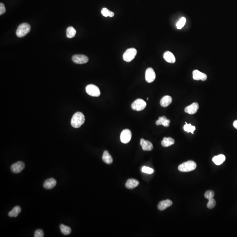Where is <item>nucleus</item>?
<instances>
[{
  "mask_svg": "<svg viewBox=\"0 0 237 237\" xmlns=\"http://www.w3.org/2000/svg\"><path fill=\"white\" fill-rule=\"evenodd\" d=\"M199 108V105L198 103L194 102L191 105L187 106L185 109V113L191 115L195 114L198 111Z\"/></svg>",
  "mask_w": 237,
  "mask_h": 237,
  "instance_id": "nucleus-11",
  "label": "nucleus"
},
{
  "mask_svg": "<svg viewBox=\"0 0 237 237\" xmlns=\"http://www.w3.org/2000/svg\"><path fill=\"white\" fill-rule=\"evenodd\" d=\"M60 229L63 235H65V236L69 235L71 233V228L65 225L62 224H61L60 225Z\"/></svg>",
  "mask_w": 237,
  "mask_h": 237,
  "instance_id": "nucleus-25",
  "label": "nucleus"
},
{
  "mask_svg": "<svg viewBox=\"0 0 237 237\" xmlns=\"http://www.w3.org/2000/svg\"><path fill=\"white\" fill-rule=\"evenodd\" d=\"M186 22V19L185 18L182 17L179 20L177 24V28L178 29H181L184 26Z\"/></svg>",
  "mask_w": 237,
  "mask_h": 237,
  "instance_id": "nucleus-27",
  "label": "nucleus"
},
{
  "mask_svg": "<svg viewBox=\"0 0 237 237\" xmlns=\"http://www.w3.org/2000/svg\"><path fill=\"white\" fill-rule=\"evenodd\" d=\"M139 185V182L138 180L134 179H130L127 180L126 183V187L130 189H132L138 186Z\"/></svg>",
  "mask_w": 237,
  "mask_h": 237,
  "instance_id": "nucleus-18",
  "label": "nucleus"
},
{
  "mask_svg": "<svg viewBox=\"0 0 237 237\" xmlns=\"http://www.w3.org/2000/svg\"><path fill=\"white\" fill-rule=\"evenodd\" d=\"M114 15V13L113 12H111V13H110V17H113Z\"/></svg>",
  "mask_w": 237,
  "mask_h": 237,
  "instance_id": "nucleus-35",
  "label": "nucleus"
},
{
  "mask_svg": "<svg viewBox=\"0 0 237 237\" xmlns=\"http://www.w3.org/2000/svg\"><path fill=\"white\" fill-rule=\"evenodd\" d=\"M72 60L75 63L83 64L88 63V58L86 55L83 54H76L72 57Z\"/></svg>",
  "mask_w": 237,
  "mask_h": 237,
  "instance_id": "nucleus-8",
  "label": "nucleus"
},
{
  "mask_svg": "<svg viewBox=\"0 0 237 237\" xmlns=\"http://www.w3.org/2000/svg\"><path fill=\"white\" fill-rule=\"evenodd\" d=\"M34 237H43L44 236V233L43 231L41 229H38L35 231L34 235Z\"/></svg>",
  "mask_w": 237,
  "mask_h": 237,
  "instance_id": "nucleus-31",
  "label": "nucleus"
},
{
  "mask_svg": "<svg viewBox=\"0 0 237 237\" xmlns=\"http://www.w3.org/2000/svg\"><path fill=\"white\" fill-rule=\"evenodd\" d=\"M173 204V202L169 199H166L160 202L158 205V208L160 211H163L165 209H167L168 207Z\"/></svg>",
  "mask_w": 237,
  "mask_h": 237,
  "instance_id": "nucleus-15",
  "label": "nucleus"
},
{
  "mask_svg": "<svg viewBox=\"0 0 237 237\" xmlns=\"http://www.w3.org/2000/svg\"><path fill=\"white\" fill-rule=\"evenodd\" d=\"M184 129L185 131L188 133L191 132L192 134H194V131L195 130V127L194 126L191 125V124H188L185 122V125L184 126Z\"/></svg>",
  "mask_w": 237,
  "mask_h": 237,
  "instance_id": "nucleus-26",
  "label": "nucleus"
},
{
  "mask_svg": "<svg viewBox=\"0 0 237 237\" xmlns=\"http://www.w3.org/2000/svg\"><path fill=\"white\" fill-rule=\"evenodd\" d=\"M21 209L20 206H15L11 211L9 212L8 215L11 217H17L18 214L21 212Z\"/></svg>",
  "mask_w": 237,
  "mask_h": 237,
  "instance_id": "nucleus-23",
  "label": "nucleus"
},
{
  "mask_svg": "<svg viewBox=\"0 0 237 237\" xmlns=\"http://www.w3.org/2000/svg\"><path fill=\"white\" fill-rule=\"evenodd\" d=\"M170 122V120L167 118L166 116H163L159 117L158 120L155 122V124L157 126L163 125L165 127H168Z\"/></svg>",
  "mask_w": 237,
  "mask_h": 237,
  "instance_id": "nucleus-16",
  "label": "nucleus"
},
{
  "mask_svg": "<svg viewBox=\"0 0 237 237\" xmlns=\"http://www.w3.org/2000/svg\"><path fill=\"white\" fill-rule=\"evenodd\" d=\"M146 105L147 104L144 101L141 99H138L132 104L131 108L132 110L137 111H140L144 110L146 107Z\"/></svg>",
  "mask_w": 237,
  "mask_h": 237,
  "instance_id": "nucleus-6",
  "label": "nucleus"
},
{
  "mask_svg": "<svg viewBox=\"0 0 237 237\" xmlns=\"http://www.w3.org/2000/svg\"><path fill=\"white\" fill-rule=\"evenodd\" d=\"M140 144L144 151H150L153 149V146L151 142L145 140L144 139H141Z\"/></svg>",
  "mask_w": 237,
  "mask_h": 237,
  "instance_id": "nucleus-13",
  "label": "nucleus"
},
{
  "mask_svg": "<svg viewBox=\"0 0 237 237\" xmlns=\"http://www.w3.org/2000/svg\"><path fill=\"white\" fill-rule=\"evenodd\" d=\"M197 165L193 161H188L179 166L178 170L180 172H188L193 171L196 169Z\"/></svg>",
  "mask_w": 237,
  "mask_h": 237,
  "instance_id": "nucleus-2",
  "label": "nucleus"
},
{
  "mask_svg": "<svg viewBox=\"0 0 237 237\" xmlns=\"http://www.w3.org/2000/svg\"><path fill=\"white\" fill-rule=\"evenodd\" d=\"M172 102V98L169 95L164 96L161 99L160 104L161 106L166 107L169 106Z\"/></svg>",
  "mask_w": 237,
  "mask_h": 237,
  "instance_id": "nucleus-19",
  "label": "nucleus"
},
{
  "mask_svg": "<svg viewBox=\"0 0 237 237\" xmlns=\"http://www.w3.org/2000/svg\"><path fill=\"white\" fill-rule=\"evenodd\" d=\"M77 31L73 27H68L66 30V36L68 38H72L75 36Z\"/></svg>",
  "mask_w": 237,
  "mask_h": 237,
  "instance_id": "nucleus-24",
  "label": "nucleus"
},
{
  "mask_svg": "<svg viewBox=\"0 0 237 237\" xmlns=\"http://www.w3.org/2000/svg\"><path fill=\"white\" fill-rule=\"evenodd\" d=\"M214 192L213 191L209 190L205 192V197L207 199L209 200L213 198L214 196Z\"/></svg>",
  "mask_w": 237,
  "mask_h": 237,
  "instance_id": "nucleus-29",
  "label": "nucleus"
},
{
  "mask_svg": "<svg viewBox=\"0 0 237 237\" xmlns=\"http://www.w3.org/2000/svg\"><path fill=\"white\" fill-rule=\"evenodd\" d=\"M163 58L166 62L170 63H175L176 59L174 55L169 51L165 52L163 54Z\"/></svg>",
  "mask_w": 237,
  "mask_h": 237,
  "instance_id": "nucleus-17",
  "label": "nucleus"
},
{
  "mask_svg": "<svg viewBox=\"0 0 237 237\" xmlns=\"http://www.w3.org/2000/svg\"><path fill=\"white\" fill-rule=\"evenodd\" d=\"M101 13L104 16L107 17L108 16H110L111 11L106 8H103L102 10Z\"/></svg>",
  "mask_w": 237,
  "mask_h": 237,
  "instance_id": "nucleus-32",
  "label": "nucleus"
},
{
  "mask_svg": "<svg viewBox=\"0 0 237 237\" xmlns=\"http://www.w3.org/2000/svg\"><path fill=\"white\" fill-rule=\"evenodd\" d=\"M147 100H149V98H147Z\"/></svg>",
  "mask_w": 237,
  "mask_h": 237,
  "instance_id": "nucleus-36",
  "label": "nucleus"
},
{
  "mask_svg": "<svg viewBox=\"0 0 237 237\" xmlns=\"http://www.w3.org/2000/svg\"><path fill=\"white\" fill-rule=\"evenodd\" d=\"M56 180L54 178H49L46 180L43 183V187L46 189H52L56 185Z\"/></svg>",
  "mask_w": 237,
  "mask_h": 237,
  "instance_id": "nucleus-14",
  "label": "nucleus"
},
{
  "mask_svg": "<svg viewBox=\"0 0 237 237\" xmlns=\"http://www.w3.org/2000/svg\"><path fill=\"white\" fill-rule=\"evenodd\" d=\"M233 126H234V127L236 128L237 129V120L234 121V123H233Z\"/></svg>",
  "mask_w": 237,
  "mask_h": 237,
  "instance_id": "nucleus-34",
  "label": "nucleus"
},
{
  "mask_svg": "<svg viewBox=\"0 0 237 237\" xmlns=\"http://www.w3.org/2000/svg\"><path fill=\"white\" fill-rule=\"evenodd\" d=\"M175 141L174 139L171 138H165L163 139L161 142L162 146L163 147H167L171 146L174 144Z\"/></svg>",
  "mask_w": 237,
  "mask_h": 237,
  "instance_id": "nucleus-21",
  "label": "nucleus"
},
{
  "mask_svg": "<svg viewBox=\"0 0 237 237\" xmlns=\"http://www.w3.org/2000/svg\"><path fill=\"white\" fill-rule=\"evenodd\" d=\"M25 168V164L23 162L18 161L12 165L11 169L13 173L15 174L20 173Z\"/></svg>",
  "mask_w": 237,
  "mask_h": 237,
  "instance_id": "nucleus-10",
  "label": "nucleus"
},
{
  "mask_svg": "<svg viewBox=\"0 0 237 237\" xmlns=\"http://www.w3.org/2000/svg\"><path fill=\"white\" fill-rule=\"evenodd\" d=\"M142 171L144 173L148 174H152L153 173L154 170L150 167L147 166H144L142 167Z\"/></svg>",
  "mask_w": 237,
  "mask_h": 237,
  "instance_id": "nucleus-30",
  "label": "nucleus"
},
{
  "mask_svg": "<svg viewBox=\"0 0 237 237\" xmlns=\"http://www.w3.org/2000/svg\"><path fill=\"white\" fill-rule=\"evenodd\" d=\"M225 156L223 154H220L214 156L213 158V161L216 165H220L225 160Z\"/></svg>",
  "mask_w": 237,
  "mask_h": 237,
  "instance_id": "nucleus-20",
  "label": "nucleus"
},
{
  "mask_svg": "<svg viewBox=\"0 0 237 237\" xmlns=\"http://www.w3.org/2000/svg\"><path fill=\"white\" fill-rule=\"evenodd\" d=\"M132 137L131 131L129 129L123 130L120 135V140L124 144H127L130 141Z\"/></svg>",
  "mask_w": 237,
  "mask_h": 237,
  "instance_id": "nucleus-7",
  "label": "nucleus"
},
{
  "mask_svg": "<svg viewBox=\"0 0 237 237\" xmlns=\"http://www.w3.org/2000/svg\"><path fill=\"white\" fill-rule=\"evenodd\" d=\"M30 26L27 23H23L18 28L16 34L18 38H23L29 33Z\"/></svg>",
  "mask_w": 237,
  "mask_h": 237,
  "instance_id": "nucleus-3",
  "label": "nucleus"
},
{
  "mask_svg": "<svg viewBox=\"0 0 237 237\" xmlns=\"http://www.w3.org/2000/svg\"><path fill=\"white\" fill-rule=\"evenodd\" d=\"M155 72L152 68H149L145 72V80L148 83H152L155 79Z\"/></svg>",
  "mask_w": 237,
  "mask_h": 237,
  "instance_id": "nucleus-9",
  "label": "nucleus"
},
{
  "mask_svg": "<svg viewBox=\"0 0 237 237\" xmlns=\"http://www.w3.org/2000/svg\"><path fill=\"white\" fill-rule=\"evenodd\" d=\"M192 74H193V78L194 80L205 81L207 79V75L205 74L202 73L196 69L193 71Z\"/></svg>",
  "mask_w": 237,
  "mask_h": 237,
  "instance_id": "nucleus-12",
  "label": "nucleus"
},
{
  "mask_svg": "<svg viewBox=\"0 0 237 237\" xmlns=\"http://www.w3.org/2000/svg\"><path fill=\"white\" fill-rule=\"evenodd\" d=\"M102 160L105 163L108 164L112 163L113 162V158L107 151H105L102 155Z\"/></svg>",
  "mask_w": 237,
  "mask_h": 237,
  "instance_id": "nucleus-22",
  "label": "nucleus"
},
{
  "mask_svg": "<svg viewBox=\"0 0 237 237\" xmlns=\"http://www.w3.org/2000/svg\"><path fill=\"white\" fill-rule=\"evenodd\" d=\"M216 204V202L215 200L213 198V199L209 200V202L207 204V207L210 209H213L214 208Z\"/></svg>",
  "mask_w": 237,
  "mask_h": 237,
  "instance_id": "nucleus-28",
  "label": "nucleus"
},
{
  "mask_svg": "<svg viewBox=\"0 0 237 237\" xmlns=\"http://www.w3.org/2000/svg\"><path fill=\"white\" fill-rule=\"evenodd\" d=\"M137 51L134 48L128 49L123 54V59L126 62H130L132 61L136 56Z\"/></svg>",
  "mask_w": 237,
  "mask_h": 237,
  "instance_id": "nucleus-4",
  "label": "nucleus"
},
{
  "mask_svg": "<svg viewBox=\"0 0 237 237\" xmlns=\"http://www.w3.org/2000/svg\"><path fill=\"white\" fill-rule=\"evenodd\" d=\"M5 11H6V9L4 7V4L2 3H1L0 4V15H1L5 13Z\"/></svg>",
  "mask_w": 237,
  "mask_h": 237,
  "instance_id": "nucleus-33",
  "label": "nucleus"
},
{
  "mask_svg": "<svg viewBox=\"0 0 237 237\" xmlns=\"http://www.w3.org/2000/svg\"><path fill=\"white\" fill-rule=\"evenodd\" d=\"M86 91L88 94L92 97H99L101 94L99 88L93 85H88L86 88Z\"/></svg>",
  "mask_w": 237,
  "mask_h": 237,
  "instance_id": "nucleus-5",
  "label": "nucleus"
},
{
  "mask_svg": "<svg viewBox=\"0 0 237 237\" xmlns=\"http://www.w3.org/2000/svg\"><path fill=\"white\" fill-rule=\"evenodd\" d=\"M85 121V117L84 114L80 112L75 113L71 119V124L73 127L78 128L84 124Z\"/></svg>",
  "mask_w": 237,
  "mask_h": 237,
  "instance_id": "nucleus-1",
  "label": "nucleus"
}]
</instances>
